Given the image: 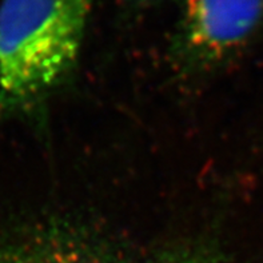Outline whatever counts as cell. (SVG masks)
<instances>
[{
  "label": "cell",
  "mask_w": 263,
  "mask_h": 263,
  "mask_svg": "<svg viewBox=\"0 0 263 263\" xmlns=\"http://www.w3.org/2000/svg\"><path fill=\"white\" fill-rule=\"evenodd\" d=\"M93 2L0 3V115L31 107L70 73Z\"/></svg>",
  "instance_id": "1"
},
{
  "label": "cell",
  "mask_w": 263,
  "mask_h": 263,
  "mask_svg": "<svg viewBox=\"0 0 263 263\" xmlns=\"http://www.w3.org/2000/svg\"><path fill=\"white\" fill-rule=\"evenodd\" d=\"M262 20L263 0H186L180 44L195 63H218L243 46Z\"/></svg>",
  "instance_id": "2"
},
{
  "label": "cell",
  "mask_w": 263,
  "mask_h": 263,
  "mask_svg": "<svg viewBox=\"0 0 263 263\" xmlns=\"http://www.w3.org/2000/svg\"><path fill=\"white\" fill-rule=\"evenodd\" d=\"M0 263H98L78 247L66 243L0 246Z\"/></svg>",
  "instance_id": "3"
},
{
  "label": "cell",
  "mask_w": 263,
  "mask_h": 263,
  "mask_svg": "<svg viewBox=\"0 0 263 263\" xmlns=\"http://www.w3.org/2000/svg\"><path fill=\"white\" fill-rule=\"evenodd\" d=\"M163 263H222L218 258L203 251H187L170 257Z\"/></svg>",
  "instance_id": "4"
}]
</instances>
